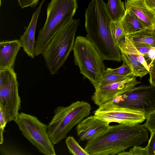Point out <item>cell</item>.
<instances>
[{
  "mask_svg": "<svg viewBox=\"0 0 155 155\" xmlns=\"http://www.w3.org/2000/svg\"><path fill=\"white\" fill-rule=\"evenodd\" d=\"M133 75L118 82L101 86L95 89L91 96V100L99 107L110 101L117 97L129 91L141 82Z\"/></svg>",
  "mask_w": 155,
  "mask_h": 155,
  "instance_id": "11",
  "label": "cell"
},
{
  "mask_svg": "<svg viewBox=\"0 0 155 155\" xmlns=\"http://www.w3.org/2000/svg\"><path fill=\"white\" fill-rule=\"evenodd\" d=\"M103 0H92L86 9L85 28L86 36L94 45L104 60L120 62V51L113 38L112 21Z\"/></svg>",
  "mask_w": 155,
  "mask_h": 155,
  "instance_id": "2",
  "label": "cell"
},
{
  "mask_svg": "<svg viewBox=\"0 0 155 155\" xmlns=\"http://www.w3.org/2000/svg\"><path fill=\"white\" fill-rule=\"evenodd\" d=\"M94 115L108 124L116 122L134 124L142 123L146 118L144 112L120 107L113 101L99 107L94 112Z\"/></svg>",
  "mask_w": 155,
  "mask_h": 155,
  "instance_id": "10",
  "label": "cell"
},
{
  "mask_svg": "<svg viewBox=\"0 0 155 155\" xmlns=\"http://www.w3.org/2000/svg\"><path fill=\"white\" fill-rule=\"evenodd\" d=\"M113 101L120 107L142 111L147 116L155 110V86L142 85L135 87Z\"/></svg>",
  "mask_w": 155,
  "mask_h": 155,
  "instance_id": "9",
  "label": "cell"
},
{
  "mask_svg": "<svg viewBox=\"0 0 155 155\" xmlns=\"http://www.w3.org/2000/svg\"><path fill=\"white\" fill-rule=\"evenodd\" d=\"M107 10L113 21H120L126 10L124 2L121 0H108L106 4Z\"/></svg>",
  "mask_w": 155,
  "mask_h": 155,
  "instance_id": "18",
  "label": "cell"
},
{
  "mask_svg": "<svg viewBox=\"0 0 155 155\" xmlns=\"http://www.w3.org/2000/svg\"><path fill=\"white\" fill-rule=\"evenodd\" d=\"M127 36L134 42L145 43L155 48V31L146 29Z\"/></svg>",
  "mask_w": 155,
  "mask_h": 155,
  "instance_id": "19",
  "label": "cell"
},
{
  "mask_svg": "<svg viewBox=\"0 0 155 155\" xmlns=\"http://www.w3.org/2000/svg\"><path fill=\"white\" fill-rule=\"evenodd\" d=\"M124 7L140 20L147 30L155 31V11L149 8L144 0H127Z\"/></svg>",
  "mask_w": 155,
  "mask_h": 155,
  "instance_id": "14",
  "label": "cell"
},
{
  "mask_svg": "<svg viewBox=\"0 0 155 155\" xmlns=\"http://www.w3.org/2000/svg\"><path fill=\"white\" fill-rule=\"evenodd\" d=\"M118 47L123 63L129 66L133 76L141 78L149 73V71L140 62L138 55L140 53L127 35L126 36L125 40Z\"/></svg>",
  "mask_w": 155,
  "mask_h": 155,
  "instance_id": "12",
  "label": "cell"
},
{
  "mask_svg": "<svg viewBox=\"0 0 155 155\" xmlns=\"http://www.w3.org/2000/svg\"><path fill=\"white\" fill-rule=\"evenodd\" d=\"M73 51L75 64L80 73L97 88L107 68L103 58L87 36L77 37Z\"/></svg>",
  "mask_w": 155,
  "mask_h": 155,
  "instance_id": "6",
  "label": "cell"
},
{
  "mask_svg": "<svg viewBox=\"0 0 155 155\" xmlns=\"http://www.w3.org/2000/svg\"><path fill=\"white\" fill-rule=\"evenodd\" d=\"M149 73L150 77L148 81L150 84L155 86V59L150 66Z\"/></svg>",
  "mask_w": 155,
  "mask_h": 155,
  "instance_id": "29",
  "label": "cell"
},
{
  "mask_svg": "<svg viewBox=\"0 0 155 155\" xmlns=\"http://www.w3.org/2000/svg\"><path fill=\"white\" fill-rule=\"evenodd\" d=\"M7 122L3 109L0 107V128L4 129Z\"/></svg>",
  "mask_w": 155,
  "mask_h": 155,
  "instance_id": "30",
  "label": "cell"
},
{
  "mask_svg": "<svg viewBox=\"0 0 155 155\" xmlns=\"http://www.w3.org/2000/svg\"><path fill=\"white\" fill-rule=\"evenodd\" d=\"M65 143L69 153L74 155H89L84 149L72 136L67 137L65 140Z\"/></svg>",
  "mask_w": 155,
  "mask_h": 155,
  "instance_id": "22",
  "label": "cell"
},
{
  "mask_svg": "<svg viewBox=\"0 0 155 155\" xmlns=\"http://www.w3.org/2000/svg\"><path fill=\"white\" fill-rule=\"evenodd\" d=\"M121 21L127 35L146 30L140 20L131 11L125 10Z\"/></svg>",
  "mask_w": 155,
  "mask_h": 155,
  "instance_id": "17",
  "label": "cell"
},
{
  "mask_svg": "<svg viewBox=\"0 0 155 155\" xmlns=\"http://www.w3.org/2000/svg\"><path fill=\"white\" fill-rule=\"evenodd\" d=\"M110 28L114 43L118 47L125 40L126 35L121 20L118 21H112L110 24Z\"/></svg>",
  "mask_w": 155,
  "mask_h": 155,
  "instance_id": "20",
  "label": "cell"
},
{
  "mask_svg": "<svg viewBox=\"0 0 155 155\" xmlns=\"http://www.w3.org/2000/svg\"><path fill=\"white\" fill-rule=\"evenodd\" d=\"M21 9L28 7H35L39 0H17Z\"/></svg>",
  "mask_w": 155,
  "mask_h": 155,
  "instance_id": "28",
  "label": "cell"
},
{
  "mask_svg": "<svg viewBox=\"0 0 155 155\" xmlns=\"http://www.w3.org/2000/svg\"><path fill=\"white\" fill-rule=\"evenodd\" d=\"M14 121L22 135L40 152L45 155L56 154L47 125L35 116L23 112L19 113Z\"/></svg>",
  "mask_w": 155,
  "mask_h": 155,
  "instance_id": "7",
  "label": "cell"
},
{
  "mask_svg": "<svg viewBox=\"0 0 155 155\" xmlns=\"http://www.w3.org/2000/svg\"><path fill=\"white\" fill-rule=\"evenodd\" d=\"M79 19L72 18L52 38L42 54L51 75L56 74L73 50Z\"/></svg>",
  "mask_w": 155,
  "mask_h": 155,
  "instance_id": "4",
  "label": "cell"
},
{
  "mask_svg": "<svg viewBox=\"0 0 155 155\" xmlns=\"http://www.w3.org/2000/svg\"><path fill=\"white\" fill-rule=\"evenodd\" d=\"M91 107L83 101L72 103L69 105L59 106L54 110V115L47 125V130L54 144L65 138L70 130L90 114Z\"/></svg>",
  "mask_w": 155,
  "mask_h": 155,
  "instance_id": "5",
  "label": "cell"
},
{
  "mask_svg": "<svg viewBox=\"0 0 155 155\" xmlns=\"http://www.w3.org/2000/svg\"><path fill=\"white\" fill-rule=\"evenodd\" d=\"M4 129L0 128V144H2L3 142L4 139L3 137V133Z\"/></svg>",
  "mask_w": 155,
  "mask_h": 155,
  "instance_id": "33",
  "label": "cell"
},
{
  "mask_svg": "<svg viewBox=\"0 0 155 155\" xmlns=\"http://www.w3.org/2000/svg\"><path fill=\"white\" fill-rule=\"evenodd\" d=\"M150 132V137L148 144L145 147L147 155H155V130Z\"/></svg>",
  "mask_w": 155,
  "mask_h": 155,
  "instance_id": "26",
  "label": "cell"
},
{
  "mask_svg": "<svg viewBox=\"0 0 155 155\" xmlns=\"http://www.w3.org/2000/svg\"><path fill=\"white\" fill-rule=\"evenodd\" d=\"M109 124L91 116L84 118L77 124L75 130L79 141L91 140L107 130Z\"/></svg>",
  "mask_w": 155,
  "mask_h": 155,
  "instance_id": "13",
  "label": "cell"
},
{
  "mask_svg": "<svg viewBox=\"0 0 155 155\" xmlns=\"http://www.w3.org/2000/svg\"><path fill=\"white\" fill-rule=\"evenodd\" d=\"M144 55L141 53L138 54V58L140 62L149 71L150 68L144 57Z\"/></svg>",
  "mask_w": 155,
  "mask_h": 155,
  "instance_id": "31",
  "label": "cell"
},
{
  "mask_svg": "<svg viewBox=\"0 0 155 155\" xmlns=\"http://www.w3.org/2000/svg\"><path fill=\"white\" fill-rule=\"evenodd\" d=\"M128 77L110 73H104L102 76L98 88L100 87L106 86L114 83L122 81L125 80Z\"/></svg>",
  "mask_w": 155,
  "mask_h": 155,
  "instance_id": "23",
  "label": "cell"
},
{
  "mask_svg": "<svg viewBox=\"0 0 155 155\" xmlns=\"http://www.w3.org/2000/svg\"><path fill=\"white\" fill-rule=\"evenodd\" d=\"M134 43L137 50L144 55L150 68L155 59V48L145 43L134 42Z\"/></svg>",
  "mask_w": 155,
  "mask_h": 155,
  "instance_id": "21",
  "label": "cell"
},
{
  "mask_svg": "<svg viewBox=\"0 0 155 155\" xmlns=\"http://www.w3.org/2000/svg\"><path fill=\"white\" fill-rule=\"evenodd\" d=\"M144 1L149 8L155 11V0H144Z\"/></svg>",
  "mask_w": 155,
  "mask_h": 155,
  "instance_id": "32",
  "label": "cell"
},
{
  "mask_svg": "<svg viewBox=\"0 0 155 155\" xmlns=\"http://www.w3.org/2000/svg\"><path fill=\"white\" fill-rule=\"evenodd\" d=\"M143 124L149 131L155 130V110L147 115L146 121Z\"/></svg>",
  "mask_w": 155,
  "mask_h": 155,
  "instance_id": "27",
  "label": "cell"
},
{
  "mask_svg": "<svg viewBox=\"0 0 155 155\" xmlns=\"http://www.w3.org/2000/svg\"><path fill=\"white\" fill-rule=\"evenodd\" d=\"M22 45L20 39L0 42V70L14 69L17 54Z\"/></svg>",
  "mask_w": 155,
  "mask_h": 155,
  "instance_id": "15",
  "label": "cell"
},
{
  "mask_svg": "<svg viewBox=\"0 0 155 155\" xmlns=\"http://www.w3.org/2000/svg\"><path fill=\"white\" fill-rule=\"evenodd\" d=\"M104 73H110L126 77L133 75L132 71L129 66L124 63L121 66L117 68H106Z\"/></svg>",
  "mask_w": 155,
  "mask_h": 155,
  "instance_id": "24",
  "label": "cell"
},
{
  "mask_svg": "<svg viewBox=\"0 0 155 155\" xmlns=\"http://www.w3.org/2000/svg\"><path fill=\"white\" fill-rule=\"evenodd\" d=\"M148 139V130L143 124H119L110 126L99 136L87 141L84 149L89 155H119Z\"/></svg>",
  "mask_w": 155,
  "mask_h": 155,
  "instance_id": "1",
  "label": "cell"
},
{
  "mask_svg": "<svg viewBox=\"0 0 155 155\" xmlns=\"http://www.w3.org/2000/svg\"><path fill=\"white\" fill-rule=\"evenodd\" d=\"M119 155H147L146 147L135 146L131 148L128 152L124 151Z\"/></svg>",
  "mask_w": 155,
  "mask_h": 155,
  "instance_id": "25",
  "label": "cell"
},
{
  "mask_svg": "<svg viewBox=\"0 0 155 155\" xmlns=\"http://www.w3.org/2000/svg\"><path fill=\"white\" fill-rule=\"evenodd\" d=\"M45 0H42L39 6L33 13L31 20L27 27H25V31L20 37L22 48L25 52L31 58H34L35 34L38 18L42 6Z\"/></svg>",
  "mask_w": 155,
  "mask_h": 155,
  "instance_id": "16",
  "label": "cell"
},
{
  "mask_svg": "<svg viewBox=\"0 0 155 155\" xmlns=\"http://www.w3.org/2000/svg\"><path fill=\"white\" fill-rule=\"evenodd\" d=\"M78 7L77 0H51L48 3L46 20L35 46V56L43 53L58 30L73 18Z\"/></svg>",
  "mask_w": 155,
  "mask_h": 155,
  "instance_id": "3",
  "label": "cell"
},
{
  "mask_svg": "<svg viewBox=\"0 0 155 155\" xmlns=\"http://www.w3.org/2000/svg\"><path fill=\"white\" fill-rule=\"evenodd\" d=\"M19 85L14 69L0 70V107L4 111L7 123L16 119L21 109Z\"/></svg>",
  "mask_w": 155,
  "mask_h": 155,
  "instance_id": "8",
  "label": "cell"
}]
</instances>
